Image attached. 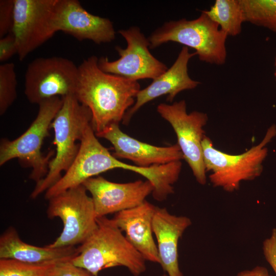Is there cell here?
<instances>
[{"mask_svg":"<svg viewBox=\"0 0 276 276\" xmlns=\"http://www.w3.org/2000/svg\"><path fill=\"white\" fill-rule=\"evenodd\" d=\"M95 55L78 66L74 96L91 111V126L96 135L113 125H119L134 104L141 89L137 81L102 71Z\"/></svg>","mask_w":276,"mask_h":276,"instance_id":"1","label":"cell"},{"mask_svg":"<svg viewBox=\"0 0 276 276\" xmlns=\"http://www.w3.org/2000/svg\"><path fill=\"white\" fill-rule=\"evenodd\" d=\"M98 226L78 246L79 254L71 261L98 276L103 269L124 266L134 276L146 269V260L126 239L113 219L97 218Z\"/></svg>","mask_w":276,"mask_h":276,"instance_id":"2","label":"cell"},{"mask_svg":"<svg viewBox=\"0 0 276 276\" xmlns=\"http://www.w3.org/2000/svg\"><path fill=\"white\" fill-rule=\"evenodd\" d=\"M62 105L55 117L51 128L53 129L55 156L51 160L47 175L35 187L30 197L35 199L55 185L73 163L80 148L85 128L91 123L90 110L81 104L74 95L62 98Z\"/></svg>","mask_w":276,"mask_h":276,"instance_id":"3","label":"cell"},{"mask_svg":"<svg viewBox=\"0 0 276 276\" xmlns=\"http://www.w3.org/2000/svg\"><path fill=\"white\" fill-rule=\"evenodd\" d=\"M197 18H182L165 22L148 37L149 48L155 49L169 41L195 50L199 59L217 65L225 63L227 34L202 10Z\"/></svg>","mask_w":276,"mask_h":276,"instance_id":"4","label":"cell"},{"mask_svg":"<svg viewBox=\"0 0 276 276\" xmlns=\"http://www.w3.org/2000/svg\"><path fill=\"white\" fill-rule=\"evenodd\" d=\"M276 136V126H270L259 144L240 154L232 155L215 148L211 139L204 135L202 141L206 172L215 187L228 192L239 189L241 182L252 180L263 171V163L268 153L267 145Z\"/></svg>","mask_w":276,"mask_h":276,"instance_id":"5","label":"cell"},{"mask_svg":"<svg viewBox=\"0 0 276 276\" xmlns=\"http://www.w3.org/2000/svg\"><path fill=\"white\" fill-rule=\"evenodd\" d=\"M63 103L62 98L45 100L39 105L37 116L30 127L14 140L3 138L0 143V166L17 158L23 167L32 168L30 178L39 182L47 174L54 151L44 155L41 151L44 140L49 135L51 124Z\"/></svg>","mask_w":276,"mask_h":276,"instance_id":"6","label":"cell"},{"mask_svg":"<svg viewBox=\"0 0 276 276\" xmlns=\"http://www.w3.org/2000/svg\"><path fill=\"white\" fill-rule=\"evenodd\" d=\"M87 192L81 185L49 199L48 217L60 218L63 227L59 237L47 246L60 248L81 245L97 228V217L93 201Z\"/></svg>","mask_w":276,"mask_h":276,"instance_id":"7","label":"cell"},{"mask_svg":"<svg viewBox=\"0 0 276 276\" xmlns=\"http://www.w3.org/2000/svg\"><path fill=\"white\" fill-rule=\"evenodd\" d=\"M78 66L58 56L39 57L28 65L25 75V94L28 101L39 104L55 97L74 95Z\"/></svg>","mask_w":276,"mask_h":276,"instance_id":"8","label":"cell"},{"mask_svg":"<svg viewBox=\"0 0 276 276\" xmlns=\"http://www.w3.org/2000/svg\"><path fill=\"white\" fill-rule=\"evenodd\" d=\"M58 0H14L12 33L19 60L42 45L57 32L56 12Z\"/></svg>","mask_w":276,"mask_h":276,"instance_id":"9","label":"cell"},{"mask_svg":"<svg viewBox=\"0 0 276 276\" xmlns=\"http://www.w3.org/2000/svg\"><path fill=\"white\" fill-rule=\"evenodd\" d=\"M157 111L173 128L183 159L190 167L196 180L199 183L205 185L206 172L202 141L205 135L203 127L208 121L207 114L198 111L188 113L184 100L172 104L160 103L157 107Z\"/></svg>","mask_w":276,"mask_h":276,"instance_id":"10","label":"cell"},{"mask_svg":"<svg viewBox=\"0 0 276 276\" xmlns=\"http://www.w3.org/2000/svg\"><path fill=\"white\" fill-rule=\"evenodd\" d=\"M118 33L127 42L125 49L116 46L120 58L110 61L106 57L98 59L99 68L104 72L138 81L157 78L167 70V65L150 53L149 42L138 27L133 26Z\"/></svg>","mask_w":276,"mask_h":276,"instance_id":"11","label":"cell"},{"mask_svg":"<svg viewBox=\"0 0 276 276\" xmlns=\"http://www.w3.org/2000/svg\"><path fill=\"white\" fill-rule=\"evenodd\" d=\"M91 123L85 128L74 160L61 178L46 191L49 200L65 191L81 185L87 179L110 170L112 154L98 141Z\"/></svg>","mask_w":276,"mask_h":276,"instance_id":"12","label":"cell"},{"mask_svg":"<svg viewBox=\"0 0 276 276\" xmlns=\"http://www.w3.org/2000/svg\"><path fill=\"white\" fill-rule=\"evenodd\" d=\"M82 185L91 194L97 218L138 206L153 190L148 180L117 183L101 176L90 178Z\"/></svg>","mask_w":276,"mask_h":276,"instance_id":"13","label":"cell"},{"mask_svg":"<svg viewBox=\"0 0 276 276\" xmlns=\"http://www.w3.org/2000/svg\"><path fill=\"white\" fill-rule=\"evenodd\" d=\"M55 22L57 31L79 41L89 40L101 44L115 39L116 31L110 20L90 13L77 0H58Z\"/></svg>","mask_w":276,"mask_h":276,"instance_id":"14","label":"cell"},{"mask_svg":"<svg viewBox=\"0 0 276 276\" xmlns=\"http://www.w3.org/2000/svg\"><path fill=\"white\" fill-rule=\"evenodd\" d=\"M96 136L112 144L115 157L130 160L140 167L162 165L183 159L177 144L159 147L144 143L123 132L119 125H112Z\"/></svg>","mask_w":276,"mask_h":276,"instance_id":"15","label":"cell"},{"mask_svg":"<svg viewBox=\"0 0 276 276\" xmlns=\"http://www.w3.org/2000/svg\"><path fill=\"white\" fill-rule=\"evenodd\" d=\"M195 55V52L191 53L189 48L183 46L172 65L153 80L150 85L139 91L134 105L125 113L123 124L128 123L143 105L160 96L167 95V101L172 102L181 91L197 87L200 82L190 77L188 68L190 59Z\"/></svg>","mask_w":276,"mask_h":276,"instance_id":"16","label":"cell"},{"mask_svg":"<svg viewBox=\"0 0 276 276\" xmlns=\"http://www.w3.org/2000/svg\"><path fill=\"white\" fill-rule=\"evenodd\" d=\"M156 208L145 200L138 206L116 213L112 219L125 233L128 241L146 260L159 264L152 226Z\"/></svg>","mask_w":276,"mask_h":276,"instance_id":"17","label":"cell"},{"mask_svg":"<svg viewBox=\"0 0 276 276\" xmlns=\"http://www.w3.org/2000/svg\"><path fill=\"white\" fill-rule=\"evenodd\" d=\"M191 224L187 216L173 215L165 208H156L153 232L157 241L159 264L168 276H183L179 266L178 244Z\"/></svg>","mask_w":276,"mask_h":276,"instance_id":"18","label":"cell"},{"mask_svg":"<svg viewBox=\"0 0 276 276\" xmlns=\"http://www.w3.org/2000/svg\"><path fill=\"white\" fill-rule=\"evenodd\" d=\"M79 254L78 247L51 248L39 247L24 242L15 228L10 226L0 237V259H13L30 263H39L73 259Z\"/></svg>","mask_w":276,"mask_h":276,"instance_id":"19","label":"cell"},{"mask_svg":"<svg viewBox=\"0 0 276 276\" xmlns=\"http://www.w3.org/2000/svg\"><path fill=\"white\" fill-rule=\"evenodd\" d=\"M203 11L227 36L241 33L245 19L240 0H216L209 10Z\"/></svg>","mask_w":276,"mask_h":276,"instance_id":"20","label":"cell"},{"mask_svg":"<svg viewBox=\"0 0 276 276\" xmlns=\"http://www.w3.org/2000/svg\"><path fill=\"white\" fill-rule=\"evenodd\" d=\"M245 22L276 33V0H240Z\"/></svg>","mask_w":276,"mask_h":276,"instance_id":"21","label":"cell"},{"mask_svg":"<svg viewBox=\"0 0 276 276\" xmlns=\"http://www.w3.org/2000/svg\"><path fill=\"white\" fill-rule=\"evenodd\" d=\"M61 260L30 263L13 259H0V276H55Z\"/></svg>","mask_w":276,"mask_h":276,"instance_id":"22","label":"cell"},{"mask_svg":"<svg viewBox=\"0 0 276 276\" xmlns=\"http://www.w3.org/2000/svg\"><path fill=\"white\" fill-rule=\"evenodd\" d=\"M17 79L13 62L0 65V114L3 115L17 98Z\"/></svg>","mask_w":276,"mask_h":276,"instance_id":"23","label":"cell"},{"mask_svg":"<svg viewBox=\"0 0 276 276\" xmlns=\"http://www.w3.org/2000/svg\"><path fill=\"white\" fill-rule=\"evenodd\" d=\"M14 9V0L0 1V38L12 32Z\"/></svg>","mask_w":276,"mask_h":276,"instance_id":"24","label":"cell"},{"mask_svg":"<svg viewBox=\"0 0 276 276\" xmlns=\"http://www.w3.org/2000/svg\"><path fill=\"white\" fill-rule=\"evenodd\" d=\"M71 260L60 261L56 267L55 276H95L87 270L73 264Z\"/></svg>","mask_w":276,"mask_h":276,"instance_id":"25","label":"cell"},{"mask_svg":"<svg viewBox=\"0 0 276 276\" xmlns=\"http://www.w3.org/2000/svg\"><path fill=\"white\" fill-rule=\"evenodd\" d=\"M262 249L265 259L276 275V228L272 229L270 236L263 242Z\"/></svg>","mask_w":276,"mask_h":276,"instance_id":"26","label":"cell"},{"mask_svg":"<svg viewBox=\"0 0 276 276\" xmlns=\"http://www.w3.org/2000/svg\"><path fill=\"white\" fill-rule=\"evenodd\" d=\"M17 53V49L16 41L12 33L0 38L1 62L7 61Z\"/></svg>","mask_w":276,"mask_h":276,"instance_id":"27","label":"cell"},{"mask_svg":"<svg viewBox=\"0 0 276 276\" xmlns=\"http://www.w3.org/2000/svg\"><path fill=\"white\" fill-rule=\"evenodd\" d=\"M237 276H272L267 269L263 266H257L249 270H244L239 272Z\"/></svg>","mask_w":276,"mask_h":276,"instance_id":"28","label":"cell"},{"mask_svg":"<svg viewBox=\"0 0 276 276\" xmlns=\"http://www.w3.org/2000/svg\"><path fill=\"white\" fill-rule=\"evenodd\" d=\"M274 65H275V71H274V77L276 80V54H275V57Z\"/></svg>","mask_w":276,"mask_h":276,"instance_id":"29","label":"cell"},{"mask_svg":"<svg viewBox=\"0 0 276 276\" xmlns=\"http://www.w3.org/2000/svg\"><path fill=\"white\" fill-rule=\"evenodd\" d=\"M162 276H168L167 274H164Z\"/></svg>","mask_w":276,"mask_h":276,"instance_id":"30","label":"cell"}]
</instances>
